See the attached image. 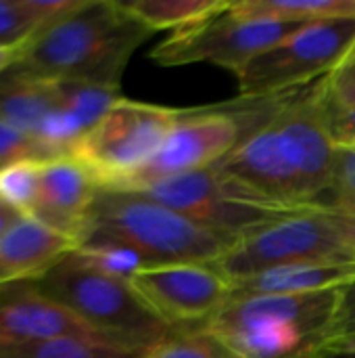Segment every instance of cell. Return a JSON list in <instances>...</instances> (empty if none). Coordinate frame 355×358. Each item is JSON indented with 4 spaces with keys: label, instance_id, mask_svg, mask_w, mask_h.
<instances>
[{
    "label": "cell",
    "instance_id": "cell-1",
    "mask_svg": "<svg viewBox=\"0 0 355 358\" xmlns=\"http://www.w3.org/2000/svg\"><path fill=\"white\" fill-rule=\"evenodd\" d=\"M324 80L295 90L216 168L270 203L291 210L322 208L337 153L328 128Z\"/></svg>",
    "mask_w": 355,
    "mask_h": 358
},
{
    "label": "cell",
    "instance_id": "cell-2",
    "mask_svg": "<svg viewBox=\"0 0 355 358\" xmlns=\"http://www.w3.org/2000/svg\"><path fill=\"white\" fill-rule=\"evenodd\" d=\"M207 327L241 358H322L355 340V285L232 298Z\"/></svg>",
    "mask_w": 355,
    "mask_h": 358
},
{
    "label": "cell",
    "instance_id": "cell-3",
    "mask_svg": "<svg viewBox=\"0 0 355 358\" xmlns=\"http://www.w3.org/2000/svg\"><path fill=\"white\" fill-rule=\"evenodd\" d=\"M153 34L119 0H82L48 23L6 73L119 90L132 55Z\"/></svg>",
    "mask_w": 355,
    "mask_h": 358
},
{
    "label": "cell",
    "instance_id": "cell-4",
    "mask_svg": "<svg viewBox=\"0 0 355 358\" xmlns=\"http://www.w3.org/2000/svg\"><path fill=\"white\" fill-rule=\"evenodd\" d=\"M121 245L153 266L216 262L228 248L222 237L138 191L100 189L88 212L80 248Z\"/></svg>",
    "mask_w": 355,
    "mask_h": 358
},
{
    "label": "cell",
    "instance_id": "cell-5",
    "mask_svg": "<svg viewBox=\"0 0 355 358\" xmlns=\"http://www.w3.org/2000/svg\"><path fill=\"white\" fill-rule=\"evenodd\" d=\"M31 283L109 344L149 352L172 331L130 281L90 266L75 252Z\"/></svg>",
    "mask_w": 355,
    "mask_h": 358
},
{
    "label": "cell",
    "instance_id": "cell-6",
    "mask_svg": "<svg viewBox=\"0 0 355 358\" xmlns=\"http://www.w3.org/2000/svg\"><path fill=\"white\" fill-rule=\"evenodd\" d=\"M354 48L355 19L305 23L236 73L239 94L276 96L316 84L343 67Z\"/></svg>",
    "mask_w": 355,
    "mask_h": 358
},
{
    "label": "cell",
    "instance_id": "cell-7",
    "mask_svg": "<svg viewBox=\"0 0 355 358\" xmlns=\"http://www.w3.org/2000/svg\"><path fill=\"white\" fill-rule=\"evenodd\" d=\"M314 260L355 262V248L324 208L297 210L249 233L213 264L234 285L276 266Z\"/></svg>",
    "mask_w": 355,
    "mask_h": 358
},
{
    "label": "cell",
    "instance_id": "cell-8",
    "mask_svg": "<svg viewBox=\"0 0 355 358\" xmlns=\"http://www.w3.org/2000/svg\"><path fill=\"white\" fill-rule=\"evenodd\" d=\"M182 109L119 96L73 149L100 189H113L138 172L161 147Z\"/></svg>",
    "mask_w": 355,
    "mask_h": 358
},
{
    "label": "cell",
    "instance_id": "cell-9",
    "mask_svg": "<svg viewBox=\"0 0 355 358\" xmlns=\"http://www.w3.org/2000/svg\"><path fill=\"white\" fill-rule=\"evenodd\" d=\"M138 193L167 206L230 245L249 233L297 212L253 195L216 166L161 180Z\"/></svg>",
    "mask_w": 355,
    "mask_h": 358
},
{
    "label": "cell",
    "instance_id": "cell-10",
    "mask_svg": "<svg viewBox=\"0 0 355 358\" xmlns=\"http://www.w3.org/2000/svg\"><path fill=\"white\" fill-rule=\"evenodd\" d=\"M301 25L305 23H287L262 15H249L230 2L224 10L172 31L149 57L163 67L211 63L230 69L236 76L249 61Z\"/></svg>",
    "mask_w": 355,
    "mask_h": 358
},
{
    "label": "cell",
    "instance_id": "cell-11",
    "mask_svg": "<svg viewBox=\"0 0 355 358\" xmlns=\"http://www.w3.org/2000/svg\"><path fill=\"white\" fill-rule=\"evenodd\" d=\"M245 136L247 124L232 103L182 109L159 151L138 172L113 189L142 191L167 178L213 168Z\"/></svg>",
    "mask_w": 355,
    "mask_h": 358
},
{
    "label": "cell",
    "instance_id": "cell-12",
    "mask_svg": "<svg viewBox=\"0 0 355 358\" xmlns=\"http://www.w3.org/2000/svg\"><path fill=\"white\" fill-rule=\"evenodd\" d=\"M130 283L172 329L209 325L234 296L232 281L213 262L159 264Z\"/></svg>",
    "mask_w": 355,
    "mask_h": 358
},
{
    "label": "cell",
    "instance_id": "cell-13",
    "mask_svg": "<svg viewBox=\"0 0 355 358\" xmlns=\"http://www.w3.org/2000/svg\"><path fill=\"white\" fill-rule=\"evenodd\" d=\"M96 193V180L73 157L42 162L38 166V191L29 220L73 239L80 248Z\"/></svg>",
    "mask_w": 355,
    "mask_h": 358
},
{
    "label": "cell",
    "instance_id": "cell-14",
    "mask_svg": "<svg viewBox=\"0 0 355 358\" xmlns=\"http://www.w3.org/2000/svg\"><path fill=\"white\" fill-rule=\"evenodd\" d=\"M63 336L100 340L88 325L46 298L33 283H17L0 289V346Z\"/></svg>",
    "mask_w": 355,
    "mask_h": 358
},
{
    "label": "cell",
    "instance_id": "cell-15",
    "mask_svg": "<svg viewBox=\"0 0 355 358\" xmlns=\"http://www.w3.org/2000/svg\"><path fill=\"white\" fill-rule=\"evenodd\" d=\"M77 250L73 239L23 218L0 237V289L31 283Z\"/></svg>",
    "mask_w": 355,
    "mask_h": 358
},
{
    "label": "cell",
    "instance_id": "cell-16",
    "mask_svg": "<svg viewBox=\"0 0 355 358\" xmlns=\"http://www.w3.org/2000/svg\"><path fill=\"white\" fill-rule=\"evenodd\" d=\"M355 285V262L314 260L276 266L234 283L232 298L314 294Z\"/></svg>",
    "mask_w": 355,
    "mask_h": 358
},
{
    "label": "cell",
    "instance_id": "cell-17",
    "mask_svg": "<svg viewBox=\"0 0 355 358\" xmlns=\"http://www.w3.org/2000/svg\"><path fill=\"white\" fill-rule=\"evenodd\" d=\"M56 82L25 76H0V115L19 130L40 136L50 117L61 111Z\"/></svg>",
    "mask_w": 355,
    "mask_h": 358
},
{
    "label": "cell",
    "instance_id": "cell-18",
    "mask_svg": "<svg viewBox=\"0 0 355 358\" xmlns=\"http://www.w3.org/2000/svg\"><path fill=\"white\" fill-rule=\"evenodd\" d=\"M82 0H0V46H21Z\"/></svg>",
    "mask_w": 355,
    "mask_h": 358
},
{
    "label": "cell",
    "instance_id": "cell-19",
    "mask_svg": "<svg viewBox=\"0 0 355 358\" xmlns=\"http://www.w3.org/2000/svg\"><path fill=\"white\" fill-rule=\"evenodd\" d=\"M144 350L121 348L109 342L63 336L40 342L0 346V358H144Z\"/></svg>",
    "mask_w": 355,
    "mask_h": 358
},
{
    "label": "cell",
    "instance_id": "cell-20",
    "mask_svg": "<svg viewBox=\"0 0 355 358\" xmlns=\"http://www.w3.org/2000/svg\"><path fill=\"white\" fill-rule=\"evenodd\" d=\"M121 4L153 31H176L224 10L230 0H130Z\"/></svg>",
    "mask_w": 355,
    "mask_h": 358
},
{
    "label": "cell",
    "instance_id": "cell-21",
    "mask_svg": "<svg viewBox=\"0 0 355 358\" xmlns=\"http://www.w3.org/2000/svg\"><path fill=\"white\" fill-rule=\"evenodd\" d=\"M239 10L287 23L355 19V0H239Z\"/></svg>",
    "mask_w": 355,
    "mask_h": 358
},
{
    "label": "cell",
    "instance_id": "cell-22",
    "mask_svg": "<svg viewBox=\"0 0 355 358\" xmlns=\"http://www.w3.org/2000/svg\"><path fill=\"white\" fill-rule=\"evenodd\" d=\"M144 358H241L207 325L172 329Z\"/></svg>",
    "mask_w": 355,
    "mask_h": 358
},
{
    "label": "cell",
    "instance_id": "cell-23",
    "mask_svg": "<svg viewBox=\"0 0 355 358\" xmlns=\"http://www.w3.org/2000/svg\"><path fill=\"white\" fill-rule=\"evenodd\" d=\"M40 162H17L0 168V201L29 218L38 191Z\"/></svg>",
    "mask_w": 355,
    "mask_h": 358
},
{
    "label": "cell",
    "instance_id": "cell-24",
    "mask_svg": "<svg viewBox=\"0 0 355 358\" xmlns=\"http://www.w3.org/2000/svg\"><path fill=\"white\" fill-rule=\"evenodd\" d=\"M75 254L84 262H88L90 266H94V268H98V271H103L107 275L126 279V281H132L140 271L153 266L144 256H140L134 250L121 248V245H90V248H77Z\"/></svg>",
    "mask_w": 355,
    "mask_h": 358
},
{
    "label": "cell",
    "instance_id": "cell-25",
    "mask_svg": "<svg viewBox=\"0 0 355 358\" xmlns=\"http://www.w3.org/2000/svg\"><path fill=\"white\" fill-rule=\"evenodd\" d=\"M59 159L36 136L19 130L0 115V168L17 162H52Z\"/></svg>",
    "mask_w": 355,
    "mask_h": 358
},
{
    "label": "cell",
    "instance_id": "cell-26",
    "mask_svg": "<svg viewBox=\"0 0 355 358\" xmlns=\"http://www.w3.org/2000/svg\"><path fill=\"white\" fill-rule=\"evenodd\" d=\"M322 208H355V145H337L331 191Z\"/></svg>",
    "mask_w": 355,
    "mask_h": 358
},
{
    "label": "cell",
    "instance_id": "cell-27",
    "mask_svg": "<svg viewBox=\"0 0 355 358\" xmlns=\"http://www.w3.org/2000/svg\"><path fill=\"white\" fill-rule=\"evenodd\" d=\"M326 103L333 109H345L355 105V59L347 61L326 80Z\"/></svg>",
    "mask_w": 355,
    "mask_h": 358
},
{
    "label": "cell",
    "instance_id": "cell-28",
    "mask_svg": "<svg viewBox=\"0 0 355 358\" xmlns=\"http://www.w3.org/2000/svg\"><path fill=\"white\" fill-rule=\"evenodd\" d=\"M326 86V84H324ZM328 128L337 145H355V105L345 109H333L326 103Z\"/></svg>",
    "mask_w": 355,
    "mask_h": 358
},
{
    "label": "cell",
    "instance_id": "cell-29",
    "mask_svg": "<svg viewBox=\"0 0 355 358\" xmlns=\"http://www.w3.org/2000/svg\"><path fill=\"white\" fill-rule=\"evenodd\" d=\"M341 227L347 241L355 248V208H324Z\"/></svg>",
    "mask_w": 355,
    "mask_h": 358
},
{
    "label": "cell",
    "instance_id": "cell-30",
    "mask_svg": "<svg viewBox=\"0 0 355 358\" xmlns=\"http://www.w3.org/2000/svg\"><path fill=\"white\" fill-rule=\"evenodd\" d=\"M33 40V38H31ZM29 40V42H31ZM29 42L21 44V46H0V76H4L6 71H10L27 52Z\"/></svg>",
    "mask_w": 355,
    "mask_h": 358
},
{
    "label": "cell",
    "instance_id": "cell-31",
    "mask_svg": "<svg viewBox=\"0 0 355 358\" xmlns=\"http://www.w3.org/2000/svg\"><path fill=\"white\" fill-rule=\"evenodd\" d=\"M19 220H23V216L17 214L13 208H8L6 203L0 201V237H4Z\"/></svg>",
    "mask_w": 355,
    "mask_h": 358
},
{
    "label": "cell",
    "instance_id": "cell-32",
    "mask_svg": "<svg viewBox=\"0 0 355 358\" xmlns=\"http://www.w3.org/2000/svg\"><path fill=\"white\" fill-rule=\"evenodd\" d=\"M322 358H355V340L339 346V348H335V350H331L328 355H324Z\"/></svg>",
    "mask_w": 355,
    "mask_h": 358
},
{
    "label": "cell",
    "instance_id": "cell-33",
    "mask_svg": "<svg viewBox=\"0 0 355 358\" xmlns=\"http://www.w3.org/2000/svg\"><path fill=\"white\" fill-rule=\"evenodd\" d=\"M352 59H355V48H354V52H352V57H349V61H352Z\"/></svg>",
    "mask_w": 355,
    "mask_h": 358
}]
</instances>
